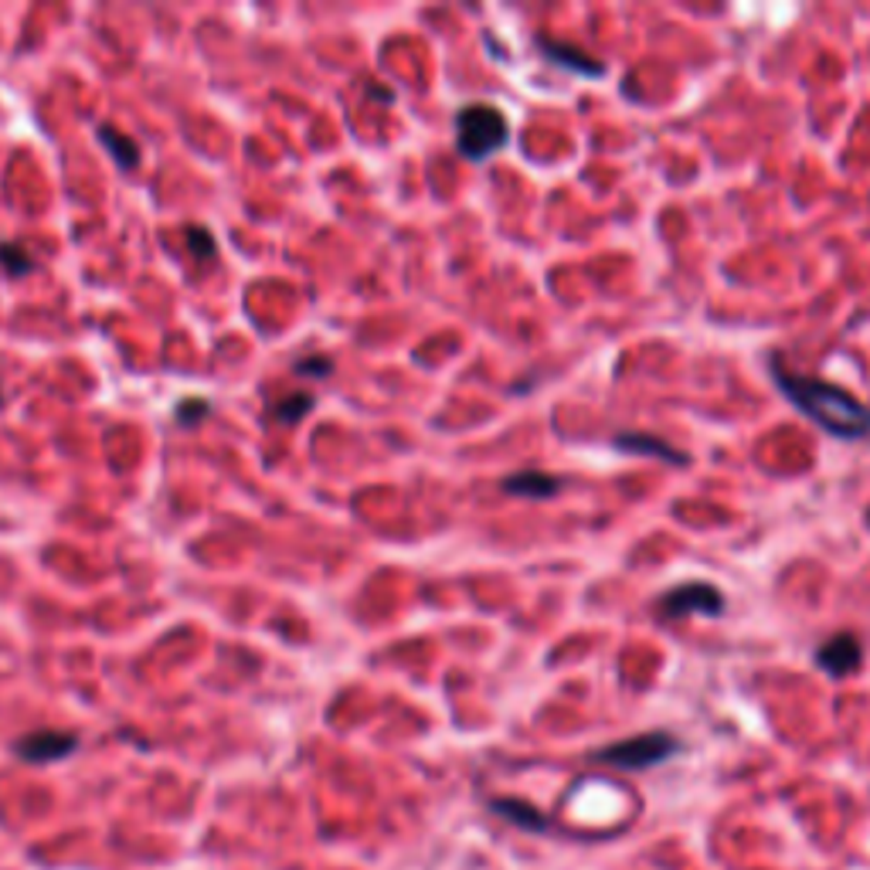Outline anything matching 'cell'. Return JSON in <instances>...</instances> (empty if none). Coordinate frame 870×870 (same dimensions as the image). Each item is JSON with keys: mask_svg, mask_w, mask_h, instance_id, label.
<instances>
[{"mask_svg": "<svg viewBox=\"0 0 870 870\" xmlns=\"http://www.w3.org/2000/svg\"><path fill=\"white\" fill-rule=\"evenodd\" d=\"M14 748L21 758H28V761H55V758H65L78 748V737L65 734V731H38V734L21 737Z\"/></svg>", "mask_w": 870, "mask_h": 870, "instance_id": "8992f818", "label": "cell"}, {"mask_svg": "<svg viewBox=\"0 0 870 870\" xmlns=\"http://www.w3.org/2000/svg\"><path fill=\"white\" fill-rule=\"evenodd\" d=\"M616 450L622 453H640V456H660V459H673V463H688V456H683L680 450H673L670 442L664 439H656V436H646V432H619L613 439Z\"/></svg>", "mask_w": 870, "mask_h": 870, "instance_id": "9c48e42d", "label": "cell"}, {"mask_svg": "<svg viewBox=\"0 0 870 870\" xmlns=\"http://www.w3.org/2000/svg\"><path fill=\"white\" fill-rule=\"evenodd\" d=\"M327 371H330V361H324V357L300 364V375H327Z\"/></svg>", "mask_w": 870, "mask_h": 870, "instance_id": "5bb4252c", "label": "cell"}, {"mask_svg": "<svg viewBox=\"0 0 870 870\" xmlns=\"http://www.w3.org/2000/svg\"><path fill=\"white\" fill-rule=\"evenodd\" d=\"M680 752V742L667 731H650V734H636V737H626V742H616V745H605L598 752H592V761H602V766H616V769H629V772H640V769H653L667 761L670 755Z\"/></svg>", "mask_w": 870, "mask_h": 870, "instance_id": "3957f363", "label": "cell"}, {"mask_svg": "<svg viewBox=\"0 0 870 870\" xmlns=\"http://www.w3.org/2000/svg\"><path fill=\"white\" fill-rule=\"evenodd\" d=\"M102 143H105V147H113V150L119 153V164H123V167H134V164H137V156H140L137 147H126V143L119 140L116 129H102Z\"/></svg>", "mask_w": 870, "mask_h": 870, "instance_id": "7c38bea8", "label": "cell"}, {"mask_svg": "<svg viewBox=\"0 0 870 870\" xmlns=\"http://www.w3.org/2000/svg\"><path fill=\"white\" fill-rule=\"evenodd\" d=\"M507 116L490 102H469L456 113V147L469 161H490L507 143Z\"/></svg>", "mask_w": 870, "mask_h": 870, "instance_id": "7a4b0ae2", "label": "cell"}, {"mask_svg": "<svg viewBox=\"0 0 870 870\" xmlns=\"http://www.w3.org/2000/svg\"><path fill=\"white\" fill-rule=\"evenodd\" d=\"M660 613L670 619H683V616H721L724 613V595L707 585V582H688L677 585L667 595H660Z\"/></svg>", "mask_w": 870, "mask_h": 870, "instance_id": "277c9868", "label": "cell"}, {"mask_svg": "<svg viewBox=\"0 0 870 870\" xmlns=\"http://www.w3.org/2000/svg\"><path fill=\"white\" fill-rule=\"evenodd\" d=\"M860 660H863L860 640L854 636V632H836V636H830L820 650H816V664H820V670H827L836 680L850 677L860 667Z\"/></svg>", "mask_w": 870, "mask_h": 870, "instance_id": "5b68a950", "label": "cell"}, {"mask_svg": "<svg viewBox=\"0 0 870 870\" xmlns=\"http://www.w3.org/2000/svg\"><path fill=\"white\" fill-rule=\"evenodd\" d=\"M490 809L496 816H504L507 823L520 827V830H534V833L547 830V816L538 806L524 803V799H490Z\"/></svg>", "mask_w": 870, "mask_h": 870, "instance_id": "30bf717a", "label": "cell"}, {"mask_svg": "<svg viewBox=\"0 0 870 870\" xmlns=\"http://www.w3.org/2000/svg\"><path fill=\"white\" fill-rule=\"evenodd\" d=\"M313 408V394L310 391H293V394H286V399H279L273 405V418L282 421V426H297L300 418H306Z\"/></svg>", "mask_w": 870, "mask_h": 870, "instance_id": "8fae6325", "label": "cell"}, {"mask_svg": "<svg viewBox=\"0 0 870 870\" xmlns=\"http://www.w3.org/2000/svg\"><path fill=\"white\" fill-rule=\"evenodd\" d=\"M558 487L562 480L551 477V472H541V469H520V472H510V477L500 483L507 496H520V500H551L558 496Z\"/></svg>", "mask_w": 870, "mask_h": 870, "instance_id": "52a82bcc", "label": "cell"}, {"mask_svg": "<svg viewBox=\"0 0 870 870\" xmlns=\"http://www.w3.org/2000/svg\"><path fill=\"white\" fill-rule=\"evenodd\" d=\"M772 378L779 381L785 399L809 421H816L823 432L847 439V442L870 436V408L847 388H840L833 381H820V378L793 375L779 357H772Z\"/></svg>", "mask_w": 870, "mask_h": 870, "instance_id": "6da1fadb", "label": "cell"}, {"mask_svg": "<svg viewBox=\"0 0 870 870\" xmlns=\"http://www.w3.org/2000/svg\"><path fill=\"white\" fill-rule=\"evenodd\" d=\"M538 48L544 51V55L568 68V72H578V75H602V62L589 59V51L582 48H575V45H565V41H551V38H538Z\"/></svg>", "mask_w": 870, "mask_h": 870, "instance_id": "ba28073f", "label": "cell"}, {"mask_svg": "<svg viewBox=\"0 0 870 870\" xmlns=\"http://www.w3.org/2000/svg\"><path fill=\"white\" fill-rule=\"evenodd\" d=\"M0 259H4V262H8V266H11V276H21V273H28V269H31V259H24V255H17V252H14L11 245H4V249H0Z\"/></svg>", "mask_w": 870, "mask_h": 870, "instance_id": "4fadbf2b", "label": "cell"}]
</instances>
